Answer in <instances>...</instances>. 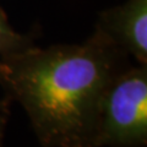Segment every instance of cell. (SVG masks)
<instances>
[{
  "instance_id": "1",
  "label": "cell",
  "mask_w": 147,
  "mask_h": 147,
  "mask_svg": "<svg viewBox=\"0 0 147 147\" xmlns=\"http://www.w3.org/2000/svg\"><path fill=\"white\" fill-rule=\"evenodd\" d=\"M130 65L129 57L96 28L81 44L36 45L0 57V86L28 114L45 147H96L100 98Z\"/></svg>"
},
{
  "instance_id": "2",
  "label": "cell",
  "mask_w": 147,
  "mask_h": 147,
  "mask_svg": "<svg viewBox=\"0 0 147 147\" xmlns=\"http://www.w3.org/2000/svg\"><path fill=\"white\" fill-rule=\"evenodd\" d=\"M147 142V65L121 70L100 98L96 147H142Z\"/></svg>"
},
{
  "instance_id": "3",
  "label": "cell",
  "mask_w": 147,
  "mask_h": 147,
  "mask_svg": "<svg viewBox=\"0 0 147 147\" xmlns=\"http://www.w3.org/2000/svg\"><path fill=\"white\" fill-rule=\"evenodd\" d=\"M96 28L137 64L147 65V0H126L104 10Z\"/></svg>"
},
{
  "instance_id": "4",
  "label": "cell",
  "mask_w": 147,
  "mask_h": 147,
  "mask_svg": "<svg viewBox=\"0 0 147 147\" xmlns=\"http://www.w3.org/2000/svg\"><path fill=\"white\" fill-rule=\"evenodd\" d=\"M34 45L33 34H22L12 28L6 12L0 5V57L21 52Z\"/></svg>"
},
{
  "instance_id": "5",
  "label": "cell",
  "mask_w": 147,
  "mask_h": 147,
  "mask_svg": "<svg viewBox=\"0 0 147 147\" xmlns=\"http://www.w3.org/2000/svg\"><path fill=\"white\" fill-rule=\"evenodd\" d=\"M9 112H10V110H9V103H6L1 109H0V129L6 126Z\"/></svg>"
},
{
  "instance_id": "6",
  "label": "cell",
  "mask_w": 147,
  "mask_h": 147,
  "mask_svg": "<svg viewBox=\"0 0 147 147\" xmlns=\"http://www.w3.org/2000/svg\"><path fill=\"white\" fill-rule=\"evenodd\" d=\"M4 134H5V127L0 129V147H3V141H4Z\"/></svg>"
},
{
  "instance_id": "7",
  "label": "cell",
  "mask_w": 147,
  "mask_h": 147,
  "mask_svg": "<svg viewBox=\"0 0 147 147\" xmlns=\"http://www.w3.org/2000/svg\"><path fill=\"white\" fill-rule=\"evenodd\" d=\"M7 102H10V100H7V99H3V100H0V109H1L4 105H5Z\"/></svg>"
}]
</instances>
